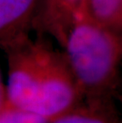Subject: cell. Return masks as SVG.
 <instances>
[{"label": "cell", "instance_id": "obj_1", "mask_svg": "<svg viewBox=\"0 0 122 123\" xmlns=\"http://www.w3.org/2000/svg\"><path fill=\"white\" fill-rule=\"evenodd\" d=\"M48 37H29L5 49L9 100L50 117L73 103L78 87L64 51L54 49Z\"/></svg>", "mask_w": 122, "mask_h": 123}, {"label": "cell", "instance_id": "obj_2", "mask_svg": "<svg viewBox=\"0 0 122 123\" xmlns=\"http://www.w3.org/2000/svg\"><path fill=\"white\" fill-rule=\"evenodd\" d=\"M84 99H116L121 86L120 34L82 8L64 49Z\"/></svg>", "mask_w": 122, "mask_h": 123}, {"label": "cell", "instance_id": "obj_3", "mask_svg": "<svg viewBox=\"0 0 122 123\" xmlns=\"http://www.w3.org/2000/svg\"><path fill=\"white\" fill-rule=\"evenodd\" d=\"M81 5L82 0H40L33 30L55 39L64 49Z\"/></svg>", "mask_w": 122, "mask_h": 123}, {"label": "cell", "instance_id": "obj_4", "mask_svg": "<svg viewBox=\"0 0 122 123\" xmlns=\"http://www.w3.org/2000/svg\"><path fill=\"white\" fill-rule=\"evenodd\" d=\"M40 0H0V45L6 49L29 37Z\"/></svg>", "mask_w": 122, "mask_h": 123}, {"label": "cell", "instance_id": "obj_5", "mask_svg": "<svg viewBox=\"0 0 122 123\" xmlns=\"http://www.w3.org/2000/svg\"><path fill=\"white\" fill-rule=\"evenodd\" d=\"M50 123H122L115 99H83L79 105L51 120Z\"/></svg>", "mask_w": 122, "mask_h": 123}, {"label": "cell", "instance_id": "obj_6", "mask_svg": "<svg viewBox=\"0 0 122 123\" xmlns=\"http://www.w3.org/2000/svg\"><path fill=\"white\" fill-rule=\"evenodd\" d=\"M81 8L103 26L122 33V0H82Z\"/></svg>", "mask_w": 122, "mask_h": 123}, {"label": "cell", "instance_id": "obj_7", "mask_svg": "<svg viewBox=\"0 0 122 123\" xmlns=\"http://www.w3.org/2000/svg\"><path fill=\"white\" fill-rule=\"evenodd\" d=\"M43 115L11 103L6 95L4 84L0 88V123H50Z\"/></svg>", "mask_w": 122, "mask_h": 123}, {"label": "cell", "instance_id": "obj_8", "mask_svg": "<svg viewBox=\"0 0 122 123\" xmlns=\"http://www.w3.org/2000/svg\"><path fill=\"white\" fill-rule=\"evenodd\" d=\"M117 98L120 99V101L122 103V92H121V94H119V95H118V97H117Z\"/></svg>", "mask_w": 122, "mask_h": 123}, {"label": "cell", "instance_id": "obj_9", "mask_svg": "<svg viewBox=\"0 0 122 123\" xmlns=\"http://www.w3.org/2000/svg\"><path fill=\"white\" fill-rule=\"evenodd\" d=\"M120 40H121V48H122V33L120 34Z\"/></svg>", "mask_w": 122, "mask_h": 123}]
</instances>
